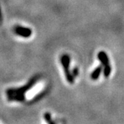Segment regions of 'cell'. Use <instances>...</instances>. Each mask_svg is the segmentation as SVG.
Here are the masks:
<instances>
[{"label":"cell","instance_id":"1","mask_svg":"<svg viewBox=\"0 0 124 124\" xmlns=\"http://www.w3.org/2000/svg\"><path fill=\"white\" fill-rule=\"evenodd\" d=\"M62 63L64 68L65 74L66 76L67 80L69 83L73 84L74 82V77L72 76V73L69 71V64H70V57L68 55H63L62 58Z\"/></svg>","mask_w":124,"mask_h":124},{"label":"cell","instance_id":"2","mask_svg":"<svg viewBox=\"0 0 124 124\" xmlns=\"http://www.w3.org/2000/svg\"><path fill=\"white\" fill-rule=\"evenodd\" d=\"M97 57L98 59L101 63V65L103 66H106L107 65L110 64L109 58L108 57L106 53H105L104 51H100L98 53Z\"/></svg>","mask_w":124,"mask_h":124},{"label":"cell","instance_id":"3","mask_svg":"<svg viewBox=\"0 0 124 124\" xmlns=\"http://www.w3.org/2000/svg\"><path fill=\"white\" fill-rule=\"evenodd\" d=\"M102 72H103V66H102V65H100V66H99L92 72L91 76H90L91 79L93 80L98 79L99 77V76H100V75L101 74Z\"/></svg>","mask_w":124,"mask_h":124},{"label":"cell","instance_id":"4","mask_svg":"<svg viewBox=\"0 0 124 124\" xmlns=\"http://www.w3.org/2000/svg\"><path fill=\"white\" fill-rule=\"evenodd\" d=\"M41 88H42L41 85H37L35 88L32 89V90H31L30 93L27 94V98H28V99H31V98L33 97L37 93H38V92H39L40 90H41Z\"/></svg>","mask_w":124,"mask_h":124},{"label":"cell","instance_id":"5","mask_svg":"<svg viewBox=\"0 0 124 124\" xmlns=\"http://www.w3.org/2000/svg\"><path fill=\"white\" fill-rule=\"evenodd\" d=\"M112 72V67L110 64L107 65L106 66H103V73L105 77H108L110 75Z\"/></svg>","mask_w":124,"mask_h":124},{"label":"cell","instance_id":"6","mask_svg":"<svg viewBox=\"0 0 124 124\" xmlns=\"http://www.w3.org/2000/svg\"><path fill=\"white\" fill-rule=\"evenodd\" d=\"M72 76L74 77H77V76L79 75V69H78V68H75L73 69V70L72 72Z\"/></svg>","mask_w":124,"mask_h":124}]
</instances>
